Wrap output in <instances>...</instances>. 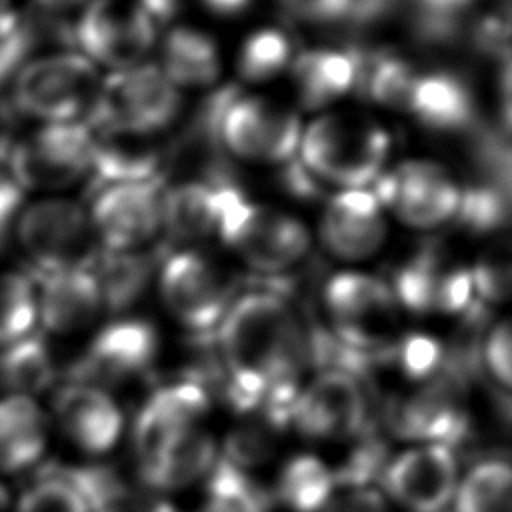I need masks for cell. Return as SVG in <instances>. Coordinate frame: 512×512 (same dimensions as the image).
<instances>
[{
	"label": "cell",
	"mask_w": 512,
	"mask_h": 512,
	"mask_svg": "<svg viewBox=\"0 0 512 512\" xmlns=\"http://www.w3.org/2000/svg\"><path fill=\"white\" fill-rule=\"evenodd\" d=\"M512 338L508 320H498L492 324L482 344V366L488 372L490 380L500 388H510V356H512Z\"/></svg>",
	"instance_id": "cell-39"
},
{
	"label": "cell",
	"mask_w": 512,
	"mask_h": 512,
	"mask_svg": "<svg viewBox=\"0 0 512 512\" xmlns=\"http://www.w3.org/2000/svg\"><path fill=\"white\" fill-rule=\"evenodd\" d=\"M454 512H510L512 478L510 466L500 458L474 464L454 492Z\"/></svg>",
	"instance_id": "cell-33"
},
{
	"label": "cell",
	"mask_w": 512,
	"mask_h": 512,
	"mask_svg": "<svg viewBox=\"0 0 512 512\" xmlns=\"http://www.w3.org/2000/svg\"><path fill=\"white\" fill-rule=\"evenodd\" d=\"M322 512H390L386 498L370 488H354L344 496H334Z\"/></svg>",
	"instance_id": "cell-45"
},
{
	"label": "cell",
	"mask_w": 512,
	"mask_h": 512,
	"mask_svg": "<svg viewBox=\"0 0 512 512\" xmlns=\"http://www.w3.org/2000/svg\"><path fill=\"white\" fill-rule=\"evenodd\" d=\"M368 396L360 378L344 368L318 372L294 394L288 422L310 440H348L364 432Z\"/></svg>",
	"instance_id": "cell-13"
},
{
	"label": "cell",
	"mask_w": 512,
	"mask_h": 512,
	"mask_svg": "<svg viewBox=\"0 0 512 512\" xmlns=\"http://www.w3.org/2000/svg\"><path fill=\"white\" fill-rule=\"evenodd\" d=\"M216 328L232 404L264 406L272 420L288 418L306 358V336L292 306L272 290H252L228 304Z\"/></svg>",
	"instance_id": "cell-1"
},
{
	"label": "cell",
	"mask_w": 512,
	"mask_h": 512,
	"mask_svg": "<svg viewBox=\"0 0 512 512\" xmlns=\"http://www.w3.org/2000/svg\"><path fill=\"white\" fill-rule=\"evenodd\" d=\"M158 334L140 318H118L96 332L82 360L80 382L100 386L142 374L156 358Z\"/></svg>",
	"instance_id": "cell-20"
},
{
	"label": "cell",
	"mask_w": 512,
	"mask_h": 512,
	"mask_svg": "<svg viewBox=\"0 0 512 512\" xmlns=\"http://www.w3.org/2000/svg\"><path fill=\"white\" fill-rule=\"evenodd\" d=\"M162 176L98 186L88 216L104 252H140L162 232Z\"/></svg>",
	"instance_id": "cell-10"
},
{
	"label": "cell",
	"mask_w": 512,
	"mask_h": 512,
	"mask_svg": "<svg viewBox=\"0 0 512 512\" xmlns=\"http://www.w3.org/2000/svg\"><path fill=\"white\" fill-rule=\"evenodd\" d=\"M182 110V92L154 62L112 70L84 118L92 130L158 136Z\"/></svg>",
	"instance_id": "cell-6"
},
{
	"label": "cell",
	"mask_w": 512,
	"mask_h": 512,
	"mask_svg": "<svg viewBox=\"0 0 512 512\" xmlns=\"http://www.w3.org/2000/svg\"><path fill=\"white\" fill-rule=\"evenodd\" d=\"M292 16L306 22L356 20L362 0H278Z\"/></svg>",
	"instance_id": "cell-42"
},
{
	"label": "cell",
	"mask_w": 512,
	"mask_h": 512,
	"mask_svg": "<svg viewBox=\"0 0 512 512\" xmlns=\"http://www.w3.org/2000/svg\"><path fill=\"white\" fill-rule=\"evenodd\" d=\"M208 394L194 382H174L154 390L132 426L136 466L146 464L178 434L200 426L208 412Z\"/></svg>",
	"instance_id": "cell-19"
},
{
	"label": "cell",
	"mask_w": 512,
	"mask_h": 512,
	"mask_svg": "<svg viewBox=\"0 0 512 512\" xmlns=\"http://www.w3.org/2000/svg\"><path fill=\"white\" fill-rule=\"evenodd\" d=\"M338 476L314 454L290 458L278 478L276 492L292 512H322L334 498Z\"/></svg>",
	"instance_id": "cell-29"
},
{
	"label": "cell",
	"mask_w": 512,
	"mask_h": 512,
	"mask_svg": "<svg viewBox=\"0 0 512 512\" xmlns=\"http://www.w3.org/2000/svg\"><path fill=\"white\" fill-rule=\"evenodd\" d=\"M294 42L282 28L266 26L248 34L238 48L236 68L242 80L260 84L276 78L294 60Z\"/></svg>",
	"instance_id": "cell-34"
},
{
	"label": "cell",
	"mask_w": 512,
	"mask_h": 512,
	"mask_svg": "<svg viewBox=\"0 0 512 512\" xmlns=\"http://www.w3.org/2000/svg\"><path fill=\"white\" fill-rule=\"evenodd\" d=\"M392 150L388 130L362 112H324L302 126L296 160L314 182L338 190L368 188Z\"/></svg>",
	"instance_id": "cell-2"
},
{
	"label": "cell",
	"mask_w": 512,
	"mask_h": 512,
	"mask_svg": "<svg viewBox=\"0 0 512 512\" xmlns=\"http://www.w3.org/2000/svg\"><path fill=\"white\" fill-rule=\"evenodd\" d=\"M158 294L174 322L190 332L216 328L230 304L220 270L196 250L170 254L158 270Z\"/></svg>",
	"instance_id": "cell-14"
},
{
	"label": "cell",
	"mask_w": 512,
	"mask_h": 512,
	"mask_svg": "<svg viewBox=\"0 0 512 512\" xmlns=\"http://www.w3.org/2000/svg\"><path fill=\"white\" fill-rule=\"evenodd\" d=\"M158 66L180 92L184 88H208L218 82L222 72L214 38L194 26H174L164 34Z\"/></svg>",
	"instance_id": "cell-27"
},
{
	"label": "cell",
	"mask_w": 512,
	"mask_h": 512,
	"mask_svg": "<svg viewBox=\"0 0 512 512\" xmlns=\"http://www.w3.org/2000/svg\"><path fill=\"white\" fill-rule=\"evenodd\" d=\"M100 86L98 68L78 50L28 58L10 80V104L18 116L38 124L86 118Z\"/></svg>",
	"instance_id": "cell-5"
},
{
	"label": "cell",
	"mask_w": 512,
	"mask_h": 512,
	"mask_svg": "<svg viewBox=\"0 0 512 512\" xmlns=\"http://www.w3.org/2000/svg\"><path fill=\"white\" fill-rule=\"evenodd\" d=\"M48 418L76 450L102 456L122 438L124 414L112 394L96 384L70 380L50 398Z\"/></svg>",
	"instance_id": "cell-16"
},
{
	"label": "cell",
	"mask_w": 512,
	"mask_h": 512,
	"mask_svg": "<svg viewBox=\"0 0 512 512\" xmlns=\"http://www.w3.org/2000/svg\"><path fill=\"white\" fill-rule=\"evenodd\" d=\"M98 280L104 310L124 312L146 290L152 264L142 252H104L90 264Z\"/></svg>",
	"instance_id": "cell-30"
},
{
	"label": "cell",
	"mask_w": 512,
	"mask_h": 512,
	"mask_svg": "<svg viewBox=\"0 0 512 512\" xmlns=\"http://www.w3.org/2000/svg\"><path fill=\"white\" fill-rule=\"evenodd\" d=\"M94 134L82 120L38 124L8 144V170L22 190L60 194L90 178Z\"/></svg>",
	"instance_id": "cell-8"
},
{
	"label": "cell",
	"mask_w": 512,
	"mask_h": 512,
	"mask_svg": "<svg viewBox=\"0 0 512 512\" xmlns=\"http://www.w3.org/2000/svg\"><path fill=\"white\" fill-rule=\"evenodd\" d=\"M456 218L476 234L500 228L508 218V182L482 176V180L462 186Z\"/></svg>",
	"instance_id": "cell-36"
},
{
	"label": "cell",
	"mask_w": 512,
	"mask_h": 512,
	"mask_svg": "<svg viewBox=\"0 0 512 512\" xmlns=\"http://www.w3.org/2000/svg\"><path fill=\"white\" fill-rule=\"evenodd\" d=\"M220 180H186L172 188L166 186L162 232L172 242L194 244L216 234Z\"/></svg>",
	"instance_id": "cell-28"
},
{
	"label": "cell",
	"mask_w": 512,
	"mask_h": 512,
	"mask_svg": "<svg viewBox=\"0 0 512 512\" xmlns=\"http://www.w3.org/2000/svg\"><path fill=\"white\" fill-rule=\"evenodd\" d=\"M372 192L404 226L434 230L456 218L462 186L442 164L414 158L384 170Z\"/></svg>",
	"instance_id": "cell-11"
},
{
	"label": "cell",
	"mask_w": 512,
	"mask_h": 512,
	"mask_svg": "<svg viewBox=\"0 0 512 512\" xmlns=\"http://www.w3.org/2000/svg\"><path fill=\"white\" fill-rule=\"evenodd\" d=\"M36 36L28 14L0 2V86L10 82L30 58Z\"/></svg>",
	"instance_id": "cell-38"
},
{
	"label": "cell",
	"mask_w": 512,
	"mask_h": 512,
	"mask_svg": "<svg viewBox=\"0 0 512 512\" xmlns=\"http://www.w3.org/2000/svg\"><path fill=\"white\" fill-rule=\"evenodd\" d=\"M404 110L432 132H464L476 120L474 94L454 72L428 70L416 74Z\"/></svg>",
	"instance_id": "cell-23"
},
{
	"label": "cell",
	"mask_w": 512,
	"mask_h": 512,
	"mask_svg": "<svg viewBox=\"0 0 512 512\" xmlns=\"http://www.w3.org/2000/svg\"><path fill=\"white\" fill-rule=\"evenodd\" d=\"M216 464V440L200 424L164 444L138 474L148 488L178 492L206 478Z\"/></svg>",
	"instance_id": "cell-25"
},
{
	"label": "cell",
	"mask_w": 512,
	"mask_h": 512,
	"mask_svg": "<svg viewBox=\"0 0 512 512\" xmlns=\"http://www.w3.org/2000/svg\"><path fill=\"white\" fill-rule=\"evenodd\" d=\"M388 236L386 212L368 188L338 190L322 208L318 238L340 262L358 264L376 256Z\"/></svg>",
	"instance_id": "cell-17"
},
{
	"label": "cell",
	"mask_w": 512,
	"mask_h": 512,
	"mask_svg": "<svg viewBox=\"0 0 512 512\" xmlns=\"http://www.w3.org/2000/svg\"><path fill=\"white\" fill-rule=\"evenodd\" d=\"M36 332V280L0 270V348Z\"/></svg>",
	"instance_id": "cell-35"
},
{
	"label": "cell",
	"mask_w": 512,
	"mask_h": 512,
	"mask_svg": "<svg viewBox=\"0 0 512 512\" xmlns=\"http://www.w3.org/2000/svg\"><path fill=\"white\" fill-rule=\"evenodd\" d=\"M52 424L42 402L28 394H0V478L34 468L46 454Z\"/></svg>",
	"instance_id": "cell-22"
},
{
	"label": "cell",
	"mask_w": 512,
	"mask_h": 512,
	"mask_svg": "<svg viewBox=\"0 0 512 512\" xmlns=\"http://www.w3.org/2000/svg\"><path fill=\"white\" fill-rule=\"evenodd\" d=\"M14 236L38 274L90 266L98 254L86 206L60 194L20 206L14 218Z\"/></svg>",
	"instance_id": "cell-7"
},
{
	"label": "cell",
	"mask_w": 512,
	"mask_h": 512,
	"mask_svg": "<svg viewBox=\"0 0 512 512\" xmlns=\"http://www.w3.org/2000/svg\"><path fill=\"white\" fill-rule=\"evenodd\" d=\"M12 504H14L12 492L8 490L4 480L0 478V512H12Z\"/></svg>",
	"instance_id": "cell-48"
},
{
	"label": "cell",
	"mask_w": 512,
	"mask_h": 512,
	"mask_svg": "<svg viewBox=\"0 0 512 512\" xmlns=\"http://www.w3.org/2000/svg\"><path fill=\"white\" fill-rule=\"evenodd\" d=\"M156 36L158 26L138 0H88L68 42L96 66L122 70L146 62Z\"/></svg>",
	"instance_id": "cell-9"
},
{
	"label": "cell",
	"mask_w": 512,
	"mask_h": 512,
	"mask_svg": "<svg viewBox=\"0 0 512 512\" xmlns=\"http://www.w3.org/2000/svg\"><path fill=\"white\" fill-rule=\"evenodd\" d=\"M0 2H8V0H0Z\"/></svg>",
	"instance_id": "cell-49"
},
{
	"label": "cell",
	"mask_w": 512,
	"mask_h": 512,
	"mask_svg": "<svg viewBox=\"0 0 512 512\" xmlns=\"http://www.w3.org/2000/svg\"><path fill=\"white\" fill-rule=\"evenodd\" d=\"M472 288L482 300L490 304L504 302L510 292V266L506 256L500 258L498 254L484 256L474 268H470Z\"/></svg>",
	"instance_id": "cell-40"
},
{
	"label": "cell",
	"mask_w": 512,
	"mask_h": 512,
	"mask_svg": "<svg viewBox=\"0 0 512 512\" xmlns=\"http://www.w3.org/2000/svg\"><path fill=\"white\" fill-rule=\"evenodd\" d=\"M104 312L92 266L40 274L36 280V326L52 336H76Z\"/></svg>",
	"instance_id": "cell-18"
},
{
	"label": "cell",
	"mask_w": 512,
	"mask_h": 512,
	"mask_svg": "<svg viewBox=\"0 0 512 512\" xmlns=\"http://www.w3.org/2000/svg\"><path fill=\"white\" fill-rule=\"evenodd\" d=\"M206 114L208 130L238 162L284 166L296 158L300 118L272 98L228 88L210 102Z\"/></svg>",
	"instance_id": "cell-4"
},
{
	"label": "cell",
	"mask_w": 512,
	"mask_h": 512,
	"mask_svg": "<svg viewBox=\"0 0 512 512\" xmlns=\"http://www.w3.org/2000/svg\"><path fill=\"white\" fill-rule=\"evenodd\" d=\"M440 352L430 338H410L402 350V364L412 376H426L438 364Z\"/></svg>",
	"instance_id": "cell-44"
},
{
	"label": "cell",
	"mask_w": 512,
	"mask_h": 512,
	"mask_svg": "<svg viewBox=\"0 0 512 512\" xmlns=\"http://www.w3.org/2000/svg\"><path fill=\"white\" fill-rule=\"evenodd\" d=\"M86 2L88 0H32V16H28L34 28L38 24L48 26L52 32H58V36L68 42L70 26Z\"/></svg>",
	"instance_id": "cell-43"
},
{
	"label": "cell",
	"mask_w": 512,
	"mask_h": 512,
	"mask_svg": "<svg viewBox=\"0 0 512 512\" xmlns=\"http://www.w3.org/2000/svg\"><path fill=\"white\" fill-rule=\"evenodd\" d=\"M12 512H92V506L72 474H48L20 492Z\"/></svg>",
	"instance_id": "cell-37"
},
{
	"label": "cell",
	"mask_w": 512,
	"mask_h": 512,
	"mask_svg": "<svg viewBox=\"0 0 512 512\" xmlns=\"http://www.w3.org/2000/svg\"><path fill=\"white\" fill-rule=\"evenodd\" d=\"M326 314L352 350H368L382 344L392 332L400 304L384 278L362 270L334 274L322 292Z\"/></svg>",
	"instance_id": "cell-12"
},
{
	"label": "cell",
	"mask_w": 512,
	"mask_h": 512,
	"mask_svg": "<svg viewBox=\"0 0 512 512\" xmlns=\"http://www.w3.org/2000/svg\"><path fill=\"white\" fill-rule=\"evenodd\" d=\"M220 240L254 272L282 274L306 258L312 234L294 214L254 202L236 184L220 180Z\"/></svg>",
	"instance_id": "cell-3"
},
{
	"label": "cell",
	"mask_w": 512,
	"mask_h": 512,
	"mask_svg": "<svg viewBox=\"0 0 512 512\" xmlns=\"http://www.w3.org/2000/svg\"><path fill=\"white\" fill-rule=\"evenodd\" d=\"M202 4L216 16L222 18H236L240 16L244 10H248V6L252 4V0H202Z\"/></svg>",
	"instance_id": "cell-46"
},
{
	"label": "cell",
	"mask_w": 512,
	"mask_h": 512,
	"mask_svg": "<svg viewBox=\"0 0 512 512\" xmlns=\"http://www.w3.org/2000/svg\"><path fill=\"white\" fill-rule=\"evenodd\" d=\"M416 74L406 58L390 50L360 52L356 90L374 104L404 110Z\"/></svg>",
	"instance_id": "cell-31"
},
{
	"label": "cell",
	"mask_w": 512,
	"mask_h": 512,
	"mask_svg": "<svg viewBox=\"0 0 512 512\" xmlns=\"http://www.w3.org/2000/svg\"><path fill=\"white\" fill-rule=\"evenodd\" d=\"M226 460L242 470L264 462L272 452V438L256 426L238 428L228 436Z\"/></svg>",
	"instance_id": "cell-41"
},
{
	"label": "cell",
	"mask_w": 512,
	"mask_h": 512,
	"mask_svg": "<svg viewBox=\"0 0 512 512\" xmlns=\"http://www.w3.org/2000/svg\"><path fill=\"white\" fill-rule=\"evenodd\" d=\"M460 480L458 460L450 444L420 442L382 470L386 496L404 512H444Z\"/></svg>",
	"instance_id": "cell-15"
},
{
	"label": "cell",
	"mask_w": 512,
	"mask_h": 512,
	"mask_svg": "<svg viewBox=\"0 0 512 512\" xmlns=\"http://www.w3.org/2000/svg\"><path fill=\"white\" fill-rule=\"evenodd\" d=\"M52 356L34 332L14 344L0 348V388L2 394H38L52 384Z\"/></svg>",
	"instance_id": "cell-32"
},
{
	"label": "cell",
	"mask_w": 512,
	"mask_h": 512,
	"mask_svg": "<svg viewBox=\"0 0 512 512\" xmlns=\"http://www.w3.org/2000/svg\"><path fill=\"white\" fill-rule=\"evenodd\" d=\"M390 286L398 304L416 312H462L474 296L470 268L444 266L432 254L410 260Z\"/></svg>",
	"instance_id": "cell-21"
},
{
	"label": "cell",
	"mask_w": 512,
	"mask_h": 512,
	"mask_svg": "<svg viewBox=\"0 0 512 512\" xmlns=\"http://www.w3.org/2000/svg\"><path fill=\"white\" fill-rule=\"evenodd\" d=\"M98 512H160V510H146V508L140 506L138 502L130 500V496L126 494V496L120 498L118 502H114V504H110V506H106V508H102V510H98Z\"/></svg>",
	"instance_id": "cell-47"
},
{
	"label": "cell",
	"mask_w": 512,
	"mask_h": 512,
	"mask_svg": "<svg viewBox=\"0 0 512 512\" xmlns=\"http://www.w3.org/2000/svg\"><path fill=\"white\" fill-rule=\"evenodd\" d=\"M392 428L422 442L448 444L464 430V416L448 382H434L398 400L390 414Z\"/></svg>",
	"instance_id": "cell-26"
},
{
	"label": "cell",
	"mask_w": 512,
	"mask_h": 512,
	"mask_svg": "<svg viewBox=\"0 0 512 512\" xmlns=\"http://www.w3.org/2000/svg\"><path fill=\"white\" fill-rule=\"evenodd\" d=\"M288 70L298 102L306 110H322L356 88L360 50L336 46L308 48L296 52Z\"/></svg>",
	"instance_id": "cell-24"
}]
</instances>
